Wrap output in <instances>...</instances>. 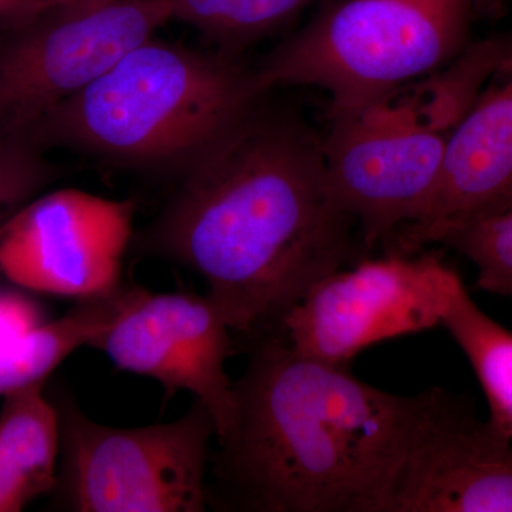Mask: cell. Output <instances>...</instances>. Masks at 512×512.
Segmentation results:
<instances>
[{"label":"cell","mask_w":512,"mask_h":512,"mask_svg":"<svg viewBox=\"0 0 512 512\" xmlns=\"http://www.w3.org/2000/svg\"><path fill=\"white\" fill-rule=\"evenodd\" d=\"M256 103L181 173L141 235L150 255L200 275L229 330L278 329L316 282L366 251L326 173L322 140Z\"/></svg>","instance_id":"cell-1"},{"label":"cell","mask_w":512,"mask_h":512,"mask_svg":"<svg viewBox=\"0 0 512 512\" xmlns=\"http://www.w3.org/2000/svg\"><path fill=\"white\" fill-rule=\"evenodd\" d=\"M424 402L426 392L377 389L275 332L235 382L218 498L244 511L379 512Z\"/></svg>","instance_id":"cell-2"},{"label":"cell","mask_w":512,"mask_h":512,"mask_svg":"<svg viewBox=\"0 0 512 512\" xmlns=\"http://www.w3.org/2000/svg\"><path fill=\"white\" fill-rule=\"evenodd\" d=\"M264 96L254 70L224 52L156 36L50 111L30 131L120 167L183 171Z\"/></svg>","instance_id":"cell-3"},{"label":"cell","mask_w":512,"mask_h":512,"mask_svg":"<svg viewBox=\"0 0 512 512\" xmlns=\"http://www.w3.org/2000/svg\"><path fill=\"white\" fill-rule=\"evenodd\" d=\"M473 0H336L254 70L256 87H316L329 119L433 76L470 46Z\"/></svg>","instance_id":"cell-4"},{"label":"cell","mask_w":512,"mask_h":512,"mask_svg":"<svg viewBox=\"0 0 512 512\" xmlns=\"http://www.w3.org/2000/svg\"><path fill=\"white\" fill-rule=\"evenodd\" d=\"M60 467L52 494L76 512H202L215 423L198 400L170 423L119 429L97 423L72 400L55 403Z\"/></svg>","instance_id":"cell-5"},{"label":"cell","mask_w":512,"mask_h":512,"mask_svg":"<svg viewBox=\"0 0 512 512\" xmlns=\"http://www.w3.org/2000/svg\"><path fill=\"white\" fill-rule=\"evenodd\" d=\"M170 20L171 0H66L0 15V133L29 134Z\"/></svg>","instance_id":"cell-6"},{"label":"cell","mask_w":512,"mask_h":512,"mask_svg":"<svg viewBox=\"0 0 512 512\" xmlns=\"http://www.w3.org/2000/svg\"><path fill=\"white\" fill-rule=\"evenodd\" d=\"M461 281L436 255L362 259L316 282L275 332L303 356L348 367L376 343L441 326Z\"/></svg>","instance_id":"cell-7"},{"label":"cell","mask_w":512,"mask_h":512,"mask_svg":"<svg viewBox=\"0 0 512 512\" xmlns=\"http://www.w3.org/2000/svg\"><path fill=\"white\" fill-rule=\"evenodd\" d=\"M329 120L322 140L329 183L370 251L427 210L450 131L396 96Z\"/></svg>","instance_id":"cell-8"},{"label":"cell","mask_w":512,"mask_h":512,"mask_svg":"<svg viewBox=\"0 0 512 512\" xmlns=\"http://www.w3.org/2000/svg\"><path fill=\"white\" fill-rule=\"evenodd\" d=\"M136 205L74 188L36 195L0 225V275L16 288L86 299L121 285Z\"/></svg>","instance_id":"cell-9"},{"label":"cell","mask_w":512,"mask_h":512,"mask_svg":"<svg viewBox=\"0 0 512 512\" xmlns=\"http://www.w3.org/2000/svg\"><path fill=\"white\" fill-rule=\"evenodd\" d=\"M228 332L208 296L128 286L119 315L92 348L121 370L157 380L168 396L194 394L210 410L220 443L235 416V382L225 370Z\"/></svg>","instance_id":"cell-10"},{"label":"cell","mask_w":512,"mask_h":512,"mask_svg":"<svg viewBox=\"0 0 512 512\" xmlns=\"http://www.w3.org/2000/svg\"><path fill=\"white\" fill-rule=\"evenodd\" d=\"M379 512H512V439L433 387Z\"/></svg>","instance_id":"cell-11"},{"label":"cell","mask_w":512,"mask_h":512,"mask_svg":"<svg viewBox=\"0 0 512 512\" xmlns=\"http://www.w3.org/2000/svg\"><path fill=\"white\" fill-rule=\"evenodd\" d=\"M447 138L440 183L393 252L419 254L468 222L487 217L512 185V52Z\"/></svg>","instance_id":"cell-12"},{"label":"cell","mask_w":512,"mask_h":512,"mask_svg":"<svg viewBox=\"0 0 512 512\" xmlns=\"http://www.w3.org/2000/svg\"><path fill=\"white\" fill-rule=\"evenodd\" d=\"M45 382L3 397L0 409V512H19L52 494L60 454V421Z\"/></svg>","instance_id":"cell-13"},{"label":"cell","mask_w":512,"mask_h":512,"mask_svg":"<svg viewBox=\"0 0 512 512\" xmlns=\"http://www.w3.org/2000/svg\"><path fill=\"white\" fill-rule=\"evenodd\" d=\"M121 284L106 295L79 299L62 318L46 322L25 338L0 348V397L46 382L56 367L106 332L127 295Z\"/></svg>","instance_id":"cell-14"},{"label":"cell","mask_w":512,"mask_h":512,"mask_svg":"<svg viewBox=\"0 0 512 512\" xmlns=\"http://www.w3.org/2000/svg\"><path fill=\"white\" fill-rule=\"evenodd\" d=\"M441 326L473 367L487 397L488 420L512 439V333L478 308L463 281Z\"/></svg>","instance_id":"cell-15"},{"label":"cell","mask_w":512,"mask_h":512,"mask_svg":"<svg viewBox=\"0 0 512 512\" xmlns=\"http://www.w3.org/2000/svg\"><path fill=\"white\" fill-rule=\"evenodd\" d=\"M315 0H171L173 20L187 23L234 56L308 8Z\"/></svg>","instance_id":"cell-16"},{"label":"cell","mask_w":512,"mask_h":512,"mask_svg":"<svg viewBox=\"0 0 512 512\" xmlns=\"http://www.w3.org/2000/svg\"><path fill=\"white\" fill-rule=\"evenodd\" d=\"M441 244L473 262L483 291L512 299V208L468 222Z\"/></svg>","instance_id":"cell-17"},{"label":"cell","mask_w":512,"mask_h":512,"mask_svg":"<svg viewBox=\"0 0 512 512\" xmlns=\"http://www.w3.org/2000/svg\"><path fill=\"white\" fill-rule=\"evenodd\" d=\"M56 177L45 148L29 134L0 133V225Z\"/></svg>","instance_id":"cell-18"},{"label":"cell","mask_w":512,"mask_h":512,"mask_svg":"<svg viewBox=\"0 0 512 512\" xmlns=\"http://www.w3.org/2000/svg\"><path fill=\"white\" fill-rule=\"evenodd\" d=\"M45 323L42 306L28 293L13 289L0 291V348L25 338Z\"/></svg>","instance_id":"cell-19"},{"label":"cell","mask_w":512,"mask_h":512,"mask_svg":"<svg viewBox=\"0 0 512 512\" xmlns=\"http://www.w3.org/2000/svg\"><path fill=\"white\" fill-rule=\"evenodd\" d=\"M60 2H66V0H0V15L43 8V6L55 5Z\"/></svg>","instance_id":"cell-20"},{"label":"cell","mask_w":512,"mask_h":512,"mask_svg":"<svg viewBox=\"0 0 512 512\" xmlns=\"http://www.w3.org/2000/svg\"><path fill=\"white\" fill-rule=\"evenodd\" d=\"M512 208V185L510 190L507 191V194L504 195L503 198H501L500 201L497 202V205H495L494 210L490 212L488 215L498 214V212H503L507 210H511ZM487 215V217H488Z\"/></svg>","instance_id":"cell-21"}]
</instances>
